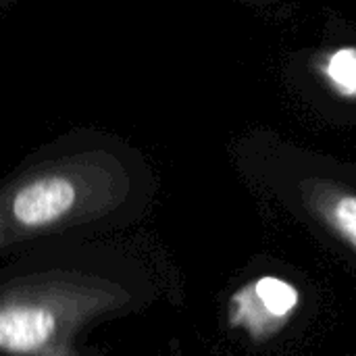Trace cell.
Instances as JSON below:
<instances>
[{
    "label": "cell",
    "instance_id": "obj_1",
    "mask_svg": "<svg viewBox=\"0 0 356 356\" xmlns=\"http://www.w3.org/2000/svg\"><path fill=\"white\" fill-rule=\"evenodd\" d=\"M140 198L138 171L117 140L90 127L60 134L0 175V263L94 240L125 225Z\"/></svg>",
    "mask_w": 356,
    "mask_h": 356
},
{
    "label": "cell",
    "instance_id": "obj_2",
    "mask_svg": "<svg viewBox=\"0 0 356 356\" xmlns=\"http://www.w3.org/2000/svg\"><path fill=\"white\" fill-rule=\"evenodd\" d=\"M140 296L127 259L94 240L21 252L0 263V356H102L90 332Z\"/></svg>",
    "mask_w": 356,
    "mask_h": 356
},
{
    "label": "cell",
    "instance_id": "obj_3",
    "mask_svg": "<svg viewBox=\"0 0 356 356\" xmlns=\"http://www.w3.org/2000/svg\"><path fill=\"white\" fill-rule=\"evenodd\" d=\"M252 292L263 302V309L275 319L288 317L298 307V300H300L298 290L292 284L273 275H265L257 280L252 284Z\"/></svg>",
    "mask_w": 356,
    "mask_h": 356
},
{
    "label": "cell",
    "instance_id": "obj_4",
    "mask_svg": "<svg viewBox=\"0 0 356 356\" xmlns=\"http://www.w3.org/2000/svg\"><path fill=\"white\" fill-rule=\"evenodd\" d=\"M325 73L342 94L356 96V48L336 50L325 65Z\"/></svg>",
    "mask_w": 356,
    "mask_h": 356
},
{
    "label": "cell",
    "instance_id": "obj_5",
    "mask_svg": "<svg viewBox=\"0 0 356 356\" xmlns=\"http://www.w3.org/2000/svg\"><path fill=\"white\" fill-rule=\"evenodd\" d=\"M327 219L332 225L356 246V196L353 194H338L325 204Z\"/></svg>",
    "mask_w": 356,
    "mask_h": 356
},
{
    "label": "cell",
    "instance_id": "obj_6",
    "mask_svg": "<svg viewBox=\"0 0 356 356\" xmlns=\"http://www.w3.org/2000/svg\"><path fill=\"white\" fill-rule=\"evenodd\" d=\"M2 2H8V0H0V4H2Z\"/></svg>",
    "mask_w": 356,
    "mask_h": 356
}]
</instances>
